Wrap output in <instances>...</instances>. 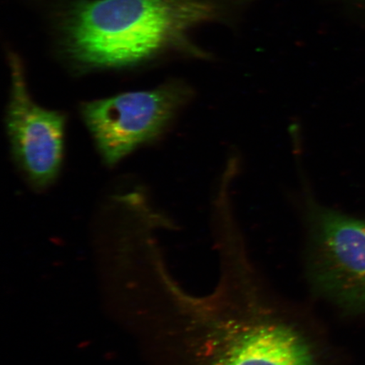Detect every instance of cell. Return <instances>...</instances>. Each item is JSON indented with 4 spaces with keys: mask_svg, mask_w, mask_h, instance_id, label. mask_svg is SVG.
Here are the masks:
<instances>
[{
    "mask_svg": "<svg viewBox=\"0 0 365 365\" xmlns=\"http://www.w3.org/2000/svg\"><path fill=\"white\" fill-rule=\"evenodd\" d=\"M218 237L215 289L182 300L190 364L327 365L317 333L267 292L236 232L227 227Z\"/></svg>",
    "mask_w": 365,
    "mask_h": 365,
    "instance_id": "1",
    "label": "cell"
},
{
    "mask_svg": "<svg viewBox=\"0 0 365 365\" xmlns=\"http://www.w3.org/2000/svg\"><path fill=\"white\" fill-rule=\"evenodd\" d=\"M217 0H81L62 22L63 45L88 70L130 67L185 48L195 26L217 19Z\"/></svg>",
    "mask_w": 365,
    "mask_h": 365,
    "instance_id": "2",
    "label": "cell"
},
{
    "mask_svg": "<svg viewBox=\"0 0 365 365\" xmlns=\"http://www.w3.org/2000/svg\"><path fill=\"white\" fill-rule=\"evenodd\" d=\"M308 273L318 294L349 314H365V220L304 202Z\"/></svg>",
    "mask_w": 365,
    "mask_h": 365,
    "instance_id": "3",
    "label": "cell"
},
{
    "mask_svg": "<svg viewBox=\"0 0 365 365\" xmlns=\"http://www.w3.org/2000/svg\"><path fill=\"white\" fill-rule=\"evenodd\" d=\"M191 96L188 86L170 81L152 90L85 103L81 114L103 162L113 166L158 138Z\"/></svg>",
    "mask_w": 365,
    "mask_h": 365,
    "instance_id": "4",
    "label": "cell"
},
{
    "mask_svg": "<svg viewBox=\"0 0 365 365\" xmlns=\"http://www.w3.org/2000/svg\"><path fill=\"white\" fill-rule=\"evenodd\" d=\"M11 70L6 129L11 152L30 185L44 190L56 181L61 170L66 116L34 101L15 56L11 59Z\"/></svg>",
    "mask_w": 365,
    "mask_h": 365,
    "instance_id": "5",
    "label": "cell"
}]
</instances>
